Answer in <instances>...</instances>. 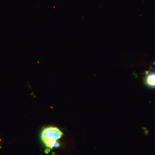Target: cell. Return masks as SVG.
Wrapping results in <instances>:
<instances>
[{"mask_svg":"<svg viewBox=\"0 0 155 155\" xmlns=\"http://www.w3.org/2000/svg\"><path fill=\"white\" fill-rule=\"evenodd\" d=\"M63 132L57 127H48L42 130L41 138L42 142L49 149L56 148L60 146L58 140L63 137Z\"/></svg>","mask_w":155,"mask_h":155,"instance_id":"1","label":"cell"},{"mask_svg":"<svg viewBox=\"0 0 155 155\" xmlns=\"http://www.w3.org/2000/svg\"><path fill=\"white\" fill-rule=\"evenodd\" d=\"M1 148V145H0V149Z\"/></svg>","mask_w":155,"mask_h":155,"instance_id":"3","label":"cell"},{"mask_svg":"<svg viewBox=\"0 0 155 155\" xmlns=\"http://www.w3.org/2000/svg\"><path fill=\"white\" fill-rule=\"evenodd\" d=\"M145 82L147 86L155 88V71H149L147 72L145 77Z\"/></svg>","mask_w":155,"mask_h":155,"instance_id":"2","label":"cell"}]
</instances>
